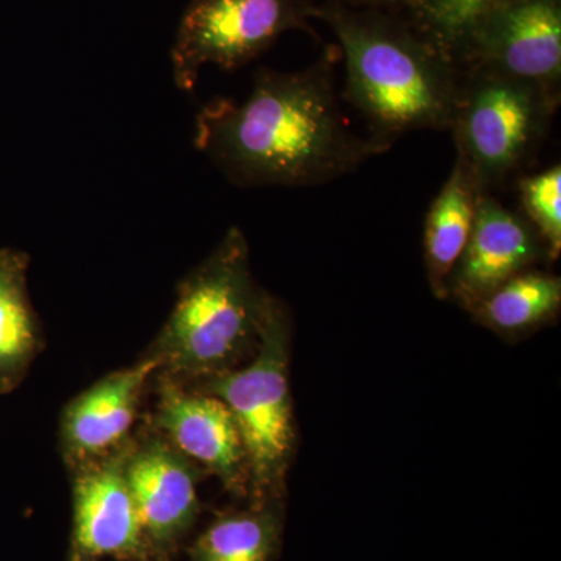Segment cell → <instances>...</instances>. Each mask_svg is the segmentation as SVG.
Listing matches in <instances>:
<instances>
[{"label": "cell", "mask_w": 561, "mask_h": 561, "mask_svg": "<svg viewBox=\"0 0 561 561\" xmlns=\"http://www.w3.org/2000/svg\"><path fill=\"white\" fill-rule=\"evenodd\" d=\"M467 61L559 94L560 0H502L476 33Z\"/></svg>", "instance_id": "obj_10"}, {"label": "cell", "mask_w": 561, "mask_h": 561, "mask_svg": "<svg viewBox=\"0 0 561 561\" xmlns=\"http://www.w3.org/2000/svg\"><path fill=\"white\" fill-rule=\"evenodd\" d=\"M334 51L298 72L261 69L242 103L216 99L195 146L241 187L320 186L391 146L351 130L335 90Z\"/></svg>", "instance_id": "obj_1"}, {"label": "cell", "mask_w": 561, "mask_h": 561, "mask_svg": "<svg viewBox=\"0 0 561 561\" xmlns=\"http://www.w3.org/2000/svg\"><path fill=\"white\" fill-rule=\"evenodd\" d=\"M560 308L559 276L526 271L505 280L479 301L471 312L490 330L502 335H518L556 319Z\"/></svg>", "instance_id": "obj_16"}, {"label": "cell", "mask_w": 561, "mask_h": 561, "mask_svg": "<svg viewBox=\"0 0 561 561\" xmlns=\"http://www.w3.org/2000/svg\"><path fill=\"white\" fill-rule=\"evenodd\" d=\"M353 2H359V3H397V2H404L408 3V0H353Z\"/></svg>", "instance_id": "obj_19"}, {"label": "cell", "mask_w": 561, "mask_h": 561, "mask_svg": "<svg viewBox=\"0 0 561 561\" xmlns=\"http://www.w3.org/2000/svg\"><path fill=\"white\" fill-rule=\"evenodd\" d=\"M130 438L105 456L70 468L69 559L98 561L110 557L119 561H149L127 476Z\"/></svg>", "instance_id": "obj_8"}, {"label": "cell", "mask_w": 561, "mask_h": 561, "mask_svg": "<svg viewBox=\"0 0 561 561\" xmlns=\"http://www.w3.org/2000/svg\"><path fill=\"white\" fill-rule=\"evenodd\" d=\"M519 195L527 221L537 231L549 260L561 251V168L553 165L537 175L519 180Z\"/></svg>", "instance_id": "obj_18"}, {"label": "cell", "mask_w": 561, "mask_h": 561, "mask_svg": "<svg viewBox=\"0 0 561 561\" xmlns=\"http://www.w3.org/2000/svg\"><path fill=\"white\" fill-rule=\"evenodd\" d=\"M481 197L470 164L457 153L451 175L432 202L424 221V264L437 298H448L449 276L470 239Z\"/></svg>", "instance_id": "obj_13"}, {"label": "cell", "mask_w": 561, "mask_h": 561, "mask_svg": "<svg viewBox=\"0 0 561 561\" xmlns=\"http://www.w3.org/2000/svg\"><path fill=\"white\" fill-rule=\"evenodd\" d=\"M283 500L217 516L195 538L191 561H273L283 537Z\"/></svg>", "instance_id": "obj_15"}, {"label": "cell", "mask_w": 561, "mask_h": 561, "mask_svg": "<svg viewBox=\"0 0 561 561\" xmlns=\"http://www.w3.org/2000/svg\"><path fill=\"white\" fill-rule=\"evenodd\" d=\"M69 561H79V560H76V559H69Z\"/></svg>", "instance_id": "obj_20"}, {"label": "cell", "mask_w": 561, "mask_h": 561, "mask_svg": "<svg viewBox=\"0 0 561 561\" xmlns=\"http://www.w3.org/2000/svg\"><path fill=\"white\" fill-rule=\"evenodd\" d=\"M289 362V312L273 297L253 357L236 370L187 386L230 409L245 449L251 504L283 500L286 490L295 449Z\"/></svg>", "instance_id": "obj_4"}, {"label": "cell", "mask_w": 561, "mask_h": 561, "mask_svg": "<svg viewBox=\"0 0 561 561\" xmlns=\"http://www.w3.org/2000/svg\"><path fill=\"white\" fill-rule=\"evenodd\" d=\"M546 254L529 221L482 194L470 239L449 276L448 297L471 311L505 280L530 271Z\"/></svg>", "instance_id": "obj_11"}, {"label": "cell", "mask_w": 561, "mask_h": 561, "mask_svg": "<svg viewBox=\"0 0 561 561\" xmlns=\"http://www.w3.org/2000/svg\"><path fill=\"white\" fill-rule=\"evenodd\" d=\"M312 11L306 0H194L173 44L176 87L192 91L205 66L241 68L284 32L309 31Z\"/></svg>", "instance_id": "obj_6"}, {"label": "cell", "mask_w": 561, "mask_h": 561, "mask_svg": "<svg viewBox=\"0 0 561 561\" xmlns=\"http://www.w3.org/2000/svg\"><path fill=\"white\" fill-rule=\"evenodd\" d=\"M28 265L24 251L0 250V397L25 381L46 346L28 295Z\"/></svg>", "instance_id": "obj_14"}, {"label": "cell", "mask_w": 561, "mask_h": 561, "mask_svg": "<svg viewBox=\"0 0 561 561\" xmlns=\"http://www.w3.org/2000/svg\"><path fill=\"white\" fill-rule=\"evenodd\" d=\"M206 474L149 424L131 435L127 476L149 561H172L201 515Z\"/></svg>", "instance_id": "obj_7"}, {"label": "cell", "mask_w": 561, "mask_h": 561, "mask_svg": "<svg viewBox=\"0 0 561 561\" xmlns=\"http://www.w3.org/2000/svg\"><path fill=\"white\" fill-rule=\"evenodd\" d=\"M341 41L346 101L364 114L373 138L448 130L459 102L457 65L419 33L373 13L328 3L313 10Z\"/></svg>", "instance_id": "obj_2"}, {"label": "cell", "mask_w": 561, "mask_h": 561, "mask_svg": "<svg viewBox=\"0 0 561 561\" xmlns=\"http://www.w3.org/2000/svg\"><path fill=\"white\" fill-rule=\"evenodd\" d=\"M157 373L153 360L140 357L130 367L103 376L66 404L60 446L69 470L114 451L131 437L144 393Z\"/></svg>", "instance_id": "obj_12"}, {"label": "cell", "mask_w": 561, "mask_h": 561, "mask_svg": "<svg viewBox=\"0 0 561 561\" xmlns=\"http://www.w3.org/2000/svg\"><path fill=\"white\" fill-rule=\"evenodd\" d=\"M154 378L158 401L147 424L206 474L216 476L225 490L249 497L245 449L230 409L219 398L191 389L164 373Z\"/></svg>", "instance_id": "obj_9"}, {"label": "cell", "mask_w": 561, "mask_h": 561, "mask_svg": "<svg viewBox=\"0 0 561 561\" xmlns=\"http://www.w3.org/2000/svg\"><path fill=\"white\" fill-rule=\"evenodd\" d=\"M272 298L251 275L245 234L231 228L181 280L168 320L140 357L184 386L236 370L256 353Z\"/></svg>", "instance_id": "obj_3"}, {"label": "cell", "mask_w": 561, "mask_h": 561, "mask_svg": "<svg viewBox=\"0 0 561 561\" xmlns=\"http://www.w3.org/2000/svg\"><path fill=\"white\" fill-rule=\"evenodd\" d=\"M502 0H408L416 33L454 62L467 60L476 33Z\"/></svg>", "instance_id": "obj_17"}, {"label": "cell", "mask_w": 561, "mask_h": 561, "mask_svg": "<svg viewBox=\"0 0 561 561\" xmlns=\"http://www.w3.org/2000/svg\"><path fill=\"white\" fill-rule=\"evenodd\" d=\"M559 94L502 73L472 66L460 84L453 130L457 153L470 164L482 194L501 187L529 164L540 149Z\"/></svg>", "instance_id": "obj_5"}]
</instances>
